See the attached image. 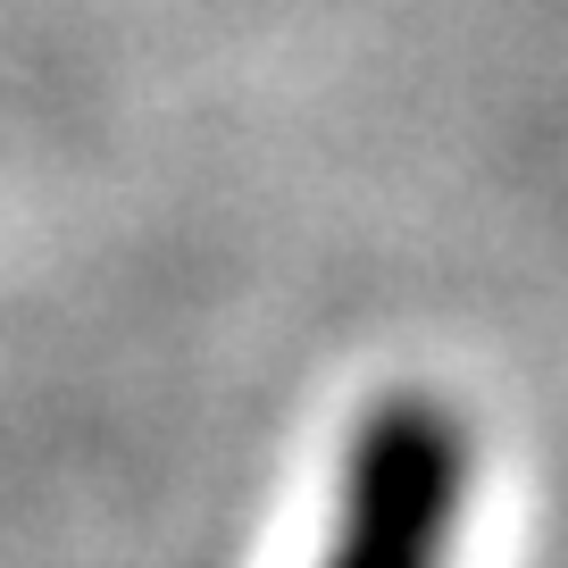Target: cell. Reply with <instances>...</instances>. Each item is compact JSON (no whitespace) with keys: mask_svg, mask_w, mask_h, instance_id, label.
I'll return each instance as SVG.
<instances>
[{"mask_svg":"<svg viewBox=\"0 0 568 568\" xmlns=\"http://www.w3.org/2000/svg\"><path fill=\"white\" fill-rule=\"evenodd\" d=\"M468 510V435L435 393H393L343 444L318 568H452Z\"/></svg>","mask_w":568,"mask_h":568,"instance_id":"obj_1","label":"cell"}]
</instances>
